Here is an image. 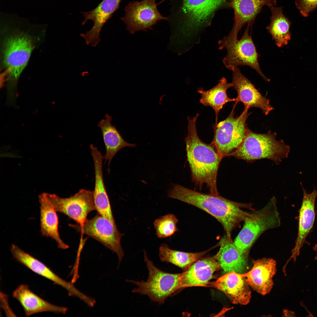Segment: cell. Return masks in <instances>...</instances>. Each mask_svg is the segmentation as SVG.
Wrapping results in <instances>:
<instances>
[{
    "mask_svg": "<svg viewBox=\"0 0 317 317\" xmlns=\"http://www.w3.org/2000/svg\"><path fill=\"white\" fill-rule=\"evenodd\" d=\"M168 197L192 205L210 214L222 225L228 240L232 241V231L246 219L256 216L250 203L234 202L219 195L205 194L176 184L168 193Z\"/></svg>",
    "mask_w": 317,
    "mask_h": 317,
    "instance_id": "obj_1",
    "label": "cell"
},
{
    "mask_svg": "<svg viewBox=\"0 0 317 317\" xmlns=\"http://www.w3.org/2000/svg\"><path fill=\"white\" fill-rule=\"evenodd\" d=\"M199 116L197 113L188 118V134L185 139L187 160L195 183L201 187L205 183L210 193L218 195L217 178L222 158L211 143L206 144L199 138L196 127Z\"/></svg>",
    "mask_w": 317,
    "mask_h": 317,
    "instance_id": "obj_2",
    "label": "cell"
},
{
    "mask_svg": "<svg viewBox=\"0 0 317 317\" xmlns=\"http://www.w3.org/2000/svg\"><path fill=\"white\" fill-rule=\"evenodd\" d=\"M227 0H181L175 38L181 46L190 48L199 33L209 25L215 12Z\"/></svg>",
    "mask_w": 317,
    "mask_h": 317,
    "instance_id": "obj_3",
    "label": "cell"
},
{
    "mask_svg": "<svg viewBox=\"0 0 317 317\" xmlns=\"http://www.w3.org/2000/svg\"><path fill=\"white\" fill-rule=\"evenodd\" d=\"M33 42L31 36L21 33L10 36L5 40L3 63L8 77L6 99L9 102L17 100V81L29 60Z\"/></svg>",
    "mask_w": 317,
    "mask_h": 317,
    "instance_id": "obj_4",
    "label": "cell"
},
{
    "mask_svg": "<svg viewBox=\"0 0 317 317\" xmlns=\"http://www.w3.org/2000/svg\"><path fill=\"white\" fill-rule=\"evenodd\" d=\"M276 134L269 131L266 134H258L249 129L239 146L229 156L252 162L267 158L277 165L288 157L289 146L281 139L277 140Z\"/></svg>",
    "mask_w": 317,
    "mask_h": 317,
    "instance_id": "obj_5",
    "label": "cell"
},
{
    "mask_svg": "<svg viewBox=\"0 0 317 317\" xmlns=\"http://www.w3.org/2000/svg\"><path fill=\"white\" fill-rule=\"evenodd\" d=\"M144 260L149 272L146 281L127 280L136 286L132 290L134 293L148 296L152 301L159 305L181 289V273L172 274L161 270L156 267L144 251Z\"/></svg>",
    "mask_w": 317,
    "mask_h": 317,
    "instance_id": "obj_6",
    "label": "cell"
},
{
    "mask_svg": "<svg viewBox=\"0 0 317 317\" xmlns=\"http://www.w3.org/2000/svg\"><path fill=\"white\" fill-rule=\"evenodd\" d=\"M235 106L225 119L213 126L211 144L222 159L229 156L239 146L249 130L246 123L249 115L248 109H244L239 116L235 117Z\"/></svg>",
    "mask_w": 317,
    "mask_h": 317,
    "instance_id": "obj_7",
    "label": "cell"
},
{
    "mask_svg": "<svg viewBox=\"0 0 317 317\" xmlns=\"http://www.w3.org/2000/svg\"><path fill=\"white\" fill-rule=\"evenodd\" d=\"M255 212V217L244 221L242 229L234 241L236 245L244 252H249L252 245L264 231L278 227L281 224L275 197L262 209Z\"/></svg>",
    "mask_w": 317,
    "mask_h": 317,
    "instance_id": "obj_8",
    "label": "cell"
},
{
    "mask_svg": "<svg viewBox=\"0 0 317 317\" xmlns=\"http://www.w3.org/2000/svg\"><path fill=\"white\" fill-rule=\"evenodd\" d=\"M250 25L247 26L241 38L227 42L219 40V49L225 48L227 54L223 59V63L228 69L234 71L238 67L247 65L254 70L266 81L269 82L262 72L259 65L258 54L251 35Z\"/></svg>",
    "mask_w": 317,
    "mask_h": 317,
    "instance_id": "obj_9",
    "label": "cell"
},
{
    "mask_svg": "<svg viewBox=\"0 0 317 317\" xmlns=\"http://www.w3.org/2000/svg\"><path fill=\"white\" fill-rule=\"evenodd\" d=\"M69 225L78 232L98 241L115 253L118 258V263H120L124 255L121 244L123 235L119 232L116 225L98 213L81 224L77 223Z\"/></svg>",
    "mask_w": 317,
    "mask_h": 317,
    "instance_id": "obj_10",
    "label": "cell"
},
{
    "mask_svg": "<svg viewBox=\"0 0 317 317\" xmlns=\"http://www.w3.org/2000/svg\"><path fill=\"white\" fill-rule=\"evenodd\" d=\"M156 0H142L129 2L125 6V15L121 18L126 25V29L133 34L139 31L152 29V26L160 20H167L157 9Z\"/></svg>",
    "mask_w": 317,
    "mask_h": 317,
    "instance_id": "obj_11",
    "label": "cell"
},
{
    "mask_svg": "<svg viewBox=\"0 0 317 317\" xmlns=\"http://www.w3.org/2000/svg\"><path fill=\"white\" fill-rule=\"evenodd\" d=\"M49 195L57 212L65 215L80 224L87 219L90 212L96 210L93 191L81 189L74 195L65 198L54 194Z\"/></svg>",
    "mask_w": 317,
    "mask_h": 317,
    "instance_id": "obj_12",
    "label": "cell"
},
{
    "mask_svg": "<svg viewBox=\"0 0 317 317\" xmlns=\"http://www.w3.org/2000/svg\"><path fill=\"white\" fill-rule=\"evenodd\" d=\"M276 0H230L229 5L234 13V23L229 34L224 37L225 41L238 39L239 31L246 24L252 26L262 7L275 6Z\"/></svg>",
    "mask_w": 317,
    "mask_h": 317,
    "instance_id": "obj_13",
    "label": "cell"
},
{
    "mask_svg": "<svg viewBox=\"0 0 317 317\" xmlns=\"http://www.w3.org/2000/svg\"><path fill=\"white\" fill-rule=\"evenodd\" d=\"M232 83L237 93L235 104L241 102L244 105V109H248L252 107L259 108L265 115L274 109L270 104L269 100L262 95L254 85L242 73L239 68L233 71Z\"/></svg>",
    "mask_w": 317,
    "mask_h": 317,
    "instance_id": "obj_14",
    "label": "cell"
},
{
    "mask_svg": "<svg viewBox=\"0 0 317 317\" xmlns=\"http://www.w3.org/2000/svg\"><path fill=\"white\" fill-rule=\"evenodd\" d=\"M122 0H103L93 10L83 12L84 19L82 24H85L89 20L94 24L92 28L80 36L85 40L87 45L95 47L100 41V34L105 23L119 7Z\"/></svg>",
    "mask_w": 317,
    "mask_h": 317,
    "instance_id": "obj_15",
    "label": "cell"
},
{
    "mask_svg": "<svg viewBox=\"0 0 317 317\" xmlns=\"http://www.w3.org/2000/svg\"><path fill=\"white\" fill-rule=\"evenodd\" d=\"M208 286L223 292L233 303L245 305L250 301L251 291L242 274L234 271L226 273L216 281L209 282Z\"/></svg>",
    "mask_w": 317,
    "mask_h": 317,
    "instance_id": "obj_16",
    "label": "cell"
},
{
    "mask_svg": "<svg viewBox=\"0 0 317 317\" xmlns=\"http://www.w3.org/2000/svg\"><path fill=\"white\" fill-rule=\"evenodd\" d=\"M303 198L299 211L298 230L295 245L291 251V255L284 265L286 267L288 262L293 259L294 261L299 255L300 250L305 242L306 238L313 227L315 219V203L317 196V189L315 188L310 193L303 188Z\"/></svg>",
    "mask_w": 317,
    "mask_h": 317,
    "instance_id": "obj_17",
    "label": "cell"
},
{
    "mask_svg": "<svg viewBox=\"0 0 317 317\" xmlns=\"http://www.w3.org/2000/svg\"><path fill=\"white\" fill-rule=\"evenodd\" d=\"M11 251L14 259L34 272L51 281L65 289L70 296H76L81 300L85 295L77 289L72 282L62 279L42 262L26 252L17 245L13 244Z\"/></svg>",
    "mask_w": 317,
    "mask_h": 317,
    "instance_id": "obj_18",
    "label": "cell"
},
{
    "mask_svg": "<svg viewBox=\"0 0 317 317\" xmlns=\"http://www.w3.org/2000/svg\"><path fill=\"white\" fill-rule=\"evenodd\" d=\"M253 266L247 272L242 274L246 281L258 293L263 295L269 293L274 284L273 278L276 271V262L270 258H263L252 262Z\"/></svg>",
    "mask_w": 317,
    "mask_h": 317,
    "instance_id": "obj_19",
    "label": "cell"
},
{
    "mask_svg": "<svg viewBox=\"0 0 317 317\" xmlns=\"http://www.w3.org/2000/svg\"><path fill=\"white\" fill-rule=\"evenodd\" d=\"M90 148L94 165L95 180L93 191L96 210L98 214L116 225L103 178L102 162L104 156L92 144L90 145Z\"/></svg>",
    "mask_w": 317,
    "mask_h": 317,
    "instance_id": "obj_20",
    "label": "cell"
},
{
    "mask_svg": "<svg viewBox=\"0 0 317 317\" xmlns=\"http://www.w3.org/2000/svg\"><path fill=\"white\" fill-rule=\"evenodd\" d=\"M221 268L213 257L200 258L181 273V289L195 286H208L214 273Z\"/></svg>",
    "mask_w": 317,
    "mask_h": 317,
    "instance_id": "obj_21",
    "label": "cell"
},
{
    "mask_svg": "<svg viewBox=\"0 0 317 317\" xmlns=\"http://www.w3.org/2000/svg\"><path fill=\"white\" fill-rule=\"evenodd\" d=\"M219 243L220 249L213 257L225 274L232 271L245 273L248 268L247 257L249 252L241 251L234 242L228 241L226 236Z\"/></svg>",
    "mask_w": 317,
    "mask_h": 317,
    "instance_id": "obj_22",
    "label": "cell"
},
{
    "mask_svg": "<svg viewBox=\"0 0 317 317\" xmlns=\"http://www.w3.org/2000/svg\"><path fill=\"white\" fill-rule=\"evenodd\" d=\"M13 297L22 306L25 315L45 311L65 314L68 308L53 305L44 300L32 291L26 284H21L13 292Z\"/></svg>",
    "mask_w": 317,
    "mask_h": 317,
    "instance_id": "obj_23",
    "label": "cell"
},
{
    "mask_svg": "<svg viewBox=\"0 0 317 317\" xmlns=\"http://www.w3.org/2000/svg\"><path fill=\"white\" fill-rule=\"evenodd\" d=\"M40 203L41 232L43 236L49 237L55 240L58 247L65 249L69 246L60 237L58 229V218L49 194L44 193L39 197Z\"/></svg>",
    "mask_w": 317,
    "mask_h": 317,
    "instance_id": "obj_24",
    "label": "cell"
},
{
    "mask_svg": "<svg viewBox=\"0 0 317 317\" xmlns=\"http://www.w3.org/2000/svg\"><path fill=\"white\" fill-rule=\"evenodd\" d=\"M105 117L98 123L97 127L101 131L105 147V162L108 161L109 167L112 159L119 151L126 147H135L136 144L129 143L124 139L115 127L112 124L111 116L107 113Z\"/></svg>",
    "mask_w": 317,
    "mask_h": 317,
    "instance_id": "obj_25",
    "label": "cell"
},
{
    "mask_svg": "<svg viewBox=\"0 0 317 317\" xmlns=\"http://www.w3.org/2000/svg\"><path fill=\"white\" fill-rule=\"evenodd\" d=\"M231 87H233L232 83H228L226 79L222 77L216 85L209 90H204L202 87L198 90V92L201 95L200 102L204 106L211 107L214 110L215 124L217 123L219 113L224 105L228 102L236 100L235 98H230L227 95V90Z\"/></svg>",
    "mask_w": 317,
    "mask_h": 317,
    "instance_id": "obj_26",
    "label": "cell"
},
{
    "mask_svg": "<svg viewBox=\"0 0 317 317\" xmlns=\"http://www.w3.org/2000/svg\"><path fill=\"white\" fill-rule=\"evenodd\" d=\"M271 13L270 22L266 28L279 47L287 45L291 39V22L283 14L282 7H269Z\"/></svg>",
    "mask_w": 317,
    "mask_h": 317,
    "instance_id": "obj_27",
    "label": "cell"
},
{
    "mask_svg": "<svg viewBox=\"0 0 317 317\" xmlns=\"http://www.w3.org/2000/svg\"><path fill=\"white\" fill-rule=\"evenodd\" d=\"M218 245L217 244L213 247L202 252L191 253L173 250L166 243H162L159 247L158 254L162 262L172 264L186 270L210 250Z\"/></svg>",
    "mask_w": 317,
    "mask_h": 317,
    "instance_id": "obj_28",
    "label": "cell"
},
{
    "mask_svg": "<svg viewBox=\"0 0 317 317\" xmlns=\"http://www.w3.org/2000/svg\"><path fill=\"white\" fill-rule=\"evenodd\" d=\"M178 222L176 217L171 213L156 219L153 224L157 237L163 239L172 235L178 230Z\"/></svg>",
    "mask_w": 317,
    "mask_h": 317,
    "instance_id": "obj_29",
    "label": "cell"
},
{
    "mask_svg": "<svg viewBox=\"0 0 317 317\" xmlns=\"http://www.w3.org/2000/svg\"><path fill=\"white\" fill-rule=\"evenodd\" d=\"M295 4L302 16L306 17L317 8V0H296Z\"/></svg>",
    "mask_w": 317,
    "mask_h": 317,
    "instance_id": "obj_30",
    "label": "cell"
},
{
    "mask_svg": "<svg viewBox=\"0 0 317 317\" xmlns=\"http://www.w3.org/2000/svg\"><path fill=\"white\" fill-rule=\"evenodd\" d=\"M313 249L316 252V254H317L316 257L317 258V243L315 245V246L313 247Z\"/></svg>",
    "mask_w": 317,
    "mask_h": 317,
    "instance_id": "obj_31",
    "label": "cell"
}]
</instances>
